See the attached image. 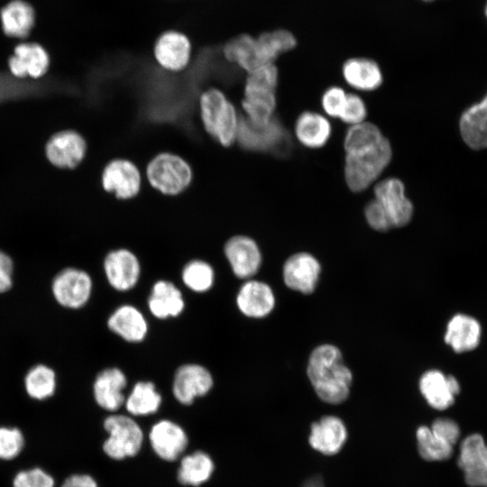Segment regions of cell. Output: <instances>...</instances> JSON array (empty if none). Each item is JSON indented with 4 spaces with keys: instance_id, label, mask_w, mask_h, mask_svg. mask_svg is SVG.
Wrapping results in <instances>:
<instances>
[{
    "instance_id": "cell-1",
    "label": "cell",
    "mask_w": 487,
    "mask_h": 487,
    "mask_svg": "<svg viewBox=\"0 0 487 487\" xmlns=\"http://www.w3.org/2000/svg\"><path fill=\"white\" fill-rule=\"evenodd\" d=\"M307 373L323 402L340 405L349 398L353 374L336 346L325 344L316 347L309 356Z\"/></svg>"
},
{
    "instance_id": "cell-2",
    "label": "cell",
    "mask_w": 487,
    "mask_h": 487,
    "mask_svg": "<svg viewBox=\"0 0 487 487\" xmlns=\"http://www.w3.org/2000/svg\"><path fill=\"white\" fill-rule=\"evenodd\" d=\"M198 110L206 133L223 148L237 140L239 117L235 106L216 87L204 90L198 97Z\"/></svg>"
},
{
    "instance_id": "cell-3",
    "label": "cell",
    "mask_w": 487,
    "mask_h": 487,
    "mask_svg": "<svg viewBox=\"0 0 487 487\" xmlns=\"http://www.w3.org/2000/svg\"><path fill=\"white\" fill-rule=\"evenodd\" d=\"M145 176L154 190L166 197H176L188 190L194 173L190 164L182 156L171 152H161L149 161Z\"/></svg>"
},
{
    "instance_id": "cell-4",
    "label": "cell",
    "mask_w": 487,
    "mask_h": 487,
    "mask_svg": "<svg viewBox=\"0 0 487 487\" xmlns=\"http://www.w3.org/2000/svg\"><path fill=\"white\" fill-rule=\"evenodd\" d=\"M391 154V143L385 137L370 150L346 154L345 178L348 188L354 192L367 188L388 166Z\"/></svg>"
},
{
    "instance_id": "cell-5",
    "label": "cell",
    "mask_w": 487,
    "mask_h": 487,
    "mask_svg": "<svg viewBox=\"0 0 487 487\" xmlns=\"http://www.w3.org/2000/svg\"><path fill=\"white\" fill-rule=\"evenodd\" d=\"M102 189L120 200L135 198L142 189V174L137 165L127 158H114L106 162L100 174Z\"/></svg>"
},
{
    "instance_id": "cell-6",
    "label": "cell",
    "mask_w": 487,
    "mask_h": 487,
    "mask_svg": "<svg viewBox=\"0 0 487 487\" xmlns=\"http://www.w3.org/2000/svg\"><path fill=\"white\" fill-rule=\"evenodd\" d=\"M109 437L104 442V452L111 458L121 460L135 455L142 443V432L136 422L124 415H112L104 421Z\"/></svg>"
},
{
    "instance_id": "cell-7",
    "label": "cell",
    "mask_w": 487,
    "mask_h": 487,
    "mask_svg": "<svg viewBox=\"0 0 487 487\" xmlns=\"http://www.w3.org/2000/svg\"><path fill=\"white\" fill-rule=\"evenodd\" d=\"M44 153L47 161L60 170H74L85 160L87 142L76 130L66 129L53 133L46 142Z\"/></svg>"
},
{
    "instance_id": "cell-8",
    "label": "cell",
    "mask_w": 487,
    "mask_h": 487,
    "mask_svg": "<svg viewBox=\"0 0 487 487\" xmlns=\"http://www.w3.org/2000/svg\"><path fill=\"white\" fill-rule=\"evenodd\" d=\"M7 69L16 79L38 80L45 77L51 68L48 51L35 41H21L7 58Z\"/></svg>"
},
{
    "instance_id": "cell-9",
    "label": "cell",
    "mask_w": 487,
    "mask_h": 487,
    "mask_svg": "<svg viewBox=\"0 0 487 487\" xmlns=\"http://www.w3.org/2000/svg\"><path fill=\"white\" fill-rule=\"evenodd\" d=\"M92 288L93 282L88 273L73 267L61 270L51 283L56 301L69 308L85 306L90 299Z\"/></svg>"
},
{
    "instance_id": "cell-10",
    "label": "cell",
    "mask_w": 487,
    "mask_h": 487,
    "mask_svg": "<svg viewBox=\"0 0 487 487\" xmlns=\"http://www.w3.org/2000/svg\"><path fill=\"white\" fill-rule=\"evenodd\" d=\"M347 439V427L338 416L323 415L309 426L308 443L311 449L324 456L337 455Z\"/></svg>"
},
{
    "instance_id": "cell-11",
    "label": "cell",
    "mask_w": 487,
    "mask_h": 487,
    "mask_svg": "<svg viewBox=\"0 0 487 487\" xmlns=\"http://www.w3.org/2000/svg\"><path fill=\"white\" fill-rule=\"evenodd\" d=\"M375 199L385 210L392 227L406 225L412 217L413 206L405 195V187L397 178H389L374 188Z\"/></svg>"
},
{
    "instance_id": "cell-12",
    "label": "cell",
    "mask_w": 487,
    "mask_h": 487,
    "mask_svg": "<svg viewBox=\"0 0 487 487\" xmlns=\"http://www.w3.org/2000/svg\"><path fill=\"white\" fill-rule=\"evenodd\" d=\"M153 56L164 69L179 72L187 68L191 57V42L180 32L170 30L161 33L153 47Z\"/></svg>"
},
{
    "instance_id": "cell-13",
    "label": "cell",
    "mask_w": 487,
    "mask_h": 487,
    "mask_svg": "<svg viewBox=\"0 0 487 487\" xmlns=\"http://www.w3.org/2000/svg\"><path fill=\"white\" fill-rule=\"evenodd\" d=\"M104 271L111 287L118 291H128L135 287L139 280L141 265L132 251L120 248L106 254Z\"/></svg>"
},
{
    "instance_id": "cell-14",
    "label": "cell",
    "mask_w": 487,
    "mask_h": 487,
    "mask_svg": "<svg viewBox=\"0 0 487 487\" xmlns=\"http://www.w3.org/2000/svg\"><path fill=\"white\" fill-rule=\"evenodd\" d=\"M213 384L208 369L198 363H186L176 370L172 391L179 402L190 405L195 398L209 392Z\"/></svg>"
},
{
    "instance_id": "cell-15",
    "label": "cell",
    "mask_w": 487,
    "mask_h": 487,
    "mask_svg": "<svg viewBox=\"0 0 487 487\" xmlns=\"http://www.w3.org/2000/svg\"><path fill=\"white\" fill-rule=\"evenodd\" d=\"M225 255L234 274L240 279L254 276L262 263V254L256 242L249 236L230 237L224 246Z\"/></svg>"
},
{
    "instance_id": "cell-16",
    "label": "cell",
    "mask_w": 487,
    "mask_h": 487,
    "mask_svg": "<svg viewBox=\"0 0 487 487\" xmlns=\"http://www.w3.org/2000/svg\"><path fill=\"white\" fill-rule=\"evenodd\" d=\"M458 465L472 487H487V446L482 436L473 434L461 444Z\"/></svg>"
},
{
    "instance_id": "cell-17",
    "label": "cell",
    "mask_w": 487,
    "mask_h": 487,
    "mask_svg": "<svg viewBox=\"0 0 487 487\" xmlns=\"http://www.w3.org/2000/svg\"><path fill=\"white\" fill-rule=\"evenodd\" d=\"M237 142L251 151L280 149L288 139L280 123L273 118L267 125L256 127L244 117L239 119Z\"/></svg>"
},
{
    "instance_id": "cell-18",
    "label": "cell",
    "mask_w": 487,
    "mask_h": 487,
    "mask_svg": "<svg viewBox=\"0 0 487 487\" xmlns=\"http://www.w3.org/2000/svg\"><path fill=\"white\" fill-rule=\"evenodd\" d=\"M320 270V264L313 255L307 253H295L284 263V282L293 290L310 294L317 287Z\"/></svg>"
},
{
    "instance_id": "cell-19",
    "label": "cell",
    "mask_w": 487,
    "mask_h": 487,
    "mask_svg": "<svg viewBox=\"0 0 487 487\" xmlns=\"http://www.w3.org/2000/svg\"><path fill=\"white\" fill-rule=\"evenodd\" d=\"M419 391L428 405L443 410L455 402V396L460 391V386L453 376H446L440 371L426 372L419 380Z\"/></svg>"
},
{
    "instance_id": "cell-20",
    "label": "cell",
    "mask_w": 487,
    "mask_h": 487,
    "mask_svg": "<svg viewBox=\"0 0 487 487\" xmlns=\"http://www.w3.org/2000/svg\"><path fill=\"white\" fill-rule=\"evenodd\" d=\"M235 300L240 312L253 318L268 316L275 306V297L271 287L254 280H249L242 285Z\"/></svg>"
},
{
    "instance_id": "cell-21",
    "label": "cell",
    "mask_w": 487,
    "mask_h": 487,
    "mask_svg": "<svg viewBox=\"0 0 487 487\" xmlns=\"http://www.w3.org/2000/svg\"><path fill=\"white\" fill-rule=\"evenodd\" d=\"M126 384V376L121 369L109 367L102 370L93 386L96 403L106 410H117L124 402L123 391Z\"/></svg>"
},
{
    "instance_id": "cell-22",
    "label": "cell",
    "mask_w": 487,
    "mask_h": 487,
    "mask_svg": "<svg viewBox=\"0 0 487 487\" xmlns=\"http://www.w3.org/2000/svg\"><path fill=\"white\" fill-rule=\"evenodd\" d=\"M34 8L24 0H11L0 10L3 32L10 38H27L35 24Z\"/></svg>"
},
{
    "instance_id": "cell-23",
    "label": "cell",
    "mask_w": 487,
    "mask_h": 487,
    "mask_svg": "<svg viewBox=\"0 0 487 487\" xmlns=\"http://www.w3.org/2000/svg\"><path fill=\"white\" fill-rule=\"evenodd\" d=\"M150 440L155 453L167 461L176 460L188 445L183 429L168 420L160 421L152 427Z\"/></svg>"
},
{
    "instance_id": "cell-24",
    "label": "cell",
    "mask_w": 487,
    "mask_h": 487,
    "mask_svg": "<svg viewBox=\"0 0 487 487\" xmlns=\"http://www.w3.org/2000/svg\"><path fill=\"white\" fill-rule=\"evenodd\" d=\"M108 328L130 343L142 342L148 333V324L142 313L134 306L122 305L107 319Z\"/></svg>"
},
{
    "instance_id": "cell-25",
    "label": "cell",
    "mask_w": 487,
    "mask_h": 487,
    "mask_svg": "<svg viewBox=\"0 0 487 487\" xmlns=\"http://www.w3.org/2000/svg\"><path fill=\"white\" fill-rule=\"evenodd\" d=\"M147 303L150 312L159 319L178 317L185 308L180 290L174 283L165 280L153 284Z\"/></svg>"
},
{
    "instance_id": "cell-26",
    "label": "cell",
    "mask_w": 487,
    "mask_h": 487,
    "mask_svg": "<svg viewBox=\"0 0 487 487\" xmlns=\"http://www.w3.org/2000/svg\"><path fill=\"white\" fill-rule=\"evenodd\" d=\"M459 124L462 138L470 148H487V94L462 114Z\"/></svg>"
},
{
    "instance_id": "cell-27",
    "label": "cell",
    "mask_w": 487,
    "mask_h": 487,
    "mask_svg": "<svg viewBox=\"0 0 487 487\" xmlns=\"http://www.w3.org/2000/svg\"><path fill=\"white\" fill-rule=\"evenodd\" d=\"M345 81L354 88L371 91L382 83V73L379 65L367 58H352L342 68Z\"/></svg>"
},
{
    "instance_id": "cell-28",
    "label": "cell",
    "mask_w": 487,
    "mask_h": 487,
    "mask_svg": "<svg viewBox=\"0 0 487 487\" xmlns=\"http://www.w3.org/2000/svg\"><path fill=\"white\" fill-rule=\"evenodd\" d=\"M481 326L469 316L458 314L447 325L445 341L457 353L474 349L480 341Z\"/></svg>"
},
{
    "instance_id": "cell-29",
    "label": "cell",
    "mask_w": 487,
    "mask_h": 487,
    "mask_svg": "<svg viewBox=\"0 0 487 487\" xmlns=\"http://www.w3.org/2000/svg\"><path fill=\"white\" fill-rule=\"evenodd\" d=\"M245 119L256 127L267 125L274 118L276 107L275 91L244 90L241 100Z\"/></svg>"
},
{
    "instance_id": "cell-30",
    "label": "cell",
    "mask_w": 487,
    "mask_h": 487,
    "mask_svg": "<svg viewBox=\"0 0 487 487\" xmlns=\"http://www.w3.org/2000/svg\"><path fill=\"white\" fill-rule=\"evenodd\" d=\"M295 133L298 140L306 147L320 148L331 135V125L322 115L304 112L296 121Z\"/></svg>"
},
{
    "instance_id": "cell-31",
    "label": "cell",
    "mask_w": 487,
    "mask_h": 487,
    "mask_svg": "<svg viewBox=\"0 0 487 487\" xmlns=\"http://www.w3.org/2000/svg\"><path fill=\"white\" fill-rule=\"evenodd\" d=\"M223 54L227 61L236 64L246 73L262 66L258 56L255 37L245 32L229 39L223 46Z\"/></svg>"
},
{
    "instance_id": "cell-32",
    "label": "cell",
    "mask_w": 487,
    "mask_h": 487,
    "mask_svg": "<svg viewBox=\"0 0 487 487\" xmlns=\"http://www.w3.org/2000/svg\"><path fill=\"white\" fill-rule=\"evenodd\" d=\"M259 59L262 65L274 63L277 58L293 50L297 39L289 30L276 29L262 32L255 37Z\"/></svg>"
},
{
    "instance_id": "cell-33",
    "label": "cell",
    "mask_w": 487,
    "mask_h": 487,
    "mask_svg": "<svg viewBox=\"0 0 487 487\" xmlns=\"http://www.w3.org/2000/svg\"><path fill=\"white\" fill-rule=\"evenodd\" d=\"M415 441L419 457L427 462L445 461L453 454V446L435 435L427 426L416 429Z\"/></svg>"
},
{
    "instance_id": "cell-34",
    "label": "cell",
    "mask_w": 487,
    "mask_h": 487,
    "mask_svg": "<svg viewBox=\"0 0 487 487\" xmlns=\"http://www.w3.org/2000/svg\"><path fill=\"white\" fill-rule=\"evenodd\" d=\"M213 470L211 458L198 451L182 459L178 480L184 485L199 486L209 479Z\"/></svg>"
},
{
    "instance_id": "cell-35",
    "label": "cell",
    "mask_w": 487,
    "mask_h": 487,
    "mask_svg": "<svg viewBox=\"0 0 487 487\" xmlns=\"http://www.w3.org/2000/svg\"><path fill=\"white\" fill-rule=\"evenodd\" d=\"M383 138L375 124L364 121L351 125L344 140V148L346 154L360 153L375 147Z\"/></svg>"
},
{
    "instance_id": "cell-36",
    "label": "cell",
    "mask_w": 487,
    "mask_h": 487,
    "mask_svg": "<svg viewBox=\"0 0 487 487\" xmlns=\"http://www.w3.org/2000/svg\"><path fill=\"white\" fill-rule=\"evenodd\" d=\"M161 397L152 381L137 382L126 400V409L135 416H143L158 410Z\"/></svg>"
},
{
    "instance_id": "cell-37",
    "label": "cell",
    "mask_w": 487,
    "mask_h": 487,
    "mask_svg": "<svg viewBox=\"0 0 487 487\" xmlns=\"http://www.w3.org/2000/svg\"><path fill=\"white\" fill-rule=\"evenodd\" d=\"M56 384L55 372L44 364H37L31 368L24 378L27 394L38 400L52 396L56 390Z\"/></svg>"
},
{
    "instance_id": "cell-38",
    "label": "cell",
    "mask_w": 487,
    "mask_h": 487,
    "mask_svg": "<svg viewBox=\"0 0 487 487\" xmlns=\"http://www.w3.org/2000/svg\"><path fill=\"white\" fill-rule=\"evenodd\" d=\"M181 279L190 290L203 293L212 288L215 281V271L208 262L202 260H192L184 266Z\"/></svg>"
},
{
    "instance_id": "cell-39",
    "label": "cell",
    "mask_w": 487,
    "mask_h": 487,
    "mask_svg": "<svg viewBox=\"0 0 487 487\" xmlns=\"http://www.w3.org/2000/svg\"><path fill=\"white\" fill-rule=\"evenodd\" d=\"M277 83V67L274 63L265 64L247 73L244 90L275 91Z\"/></svg>"
},
{
    "instance_id": "cell-40",
    "label": "cell",
    "mask_w": 487,
    "mask_h": 487,
    "mask_svg": "<svg viewBox=\"0 0 487 487\" xmlns=\"http://www.w3.org/2000/svg\"><path fill=\"white\" fill-rule=\"evenodd\" d=\"M24 439L16 427H0V459L15 458L23 450Z\"/></svg>"
},
{
    "instance_id": "cell-41",
    "label": "cell",
    "mask_w": 487,
    "mask_h": 487,
    "mask_svg": "<svg viewBox=\"0 0 487 487\" xmlns=\"http://www.w3.org/2000/svg\"><path fill=\"white\" fill-rule=\"evenodd\" d=\"M52 476L41 468L19 472L13 482L14 487H54Z\"/></svg>"
},
{
    "instance_id": "cell-42",
    "label": "cell",
    "mask_w": 487,
    "mask_h": 487,
    "mask_svg": "<svg viewBox=\"0 0 487 487\" xmlns=\"http://www.w3.org/2000/svg\"><path fill=\"white\" fill-rule=\"evenodd\" d=\"M367 110L363 99L354 94H347L344 109L339 118L352 125L364 122Z\"/></svg>"
},
{
    "instance_id": "cell-43",
    "label": "cell",
    "mask_w": 487,
    "mask_h": 487,
    "mask_svg": "<svg viewBox=\"0 0 487 487\" xmlns=\"http://www.w3.org/2000/svg\"><path fill=\"white\" fill-rule=\"evenodd\" d=\"M347 94L339 87H331L327 88L322 96L321 104L326 114L332 117L340 116Z\"/></svg>"
},
{
    "instance_id": "cell-44",
    "label": "cell",
    "mask_w": 487,
    "mask_h": 487,
    "mask_svg": "<svg viewBox=\"0 0 487 487\" xmlns=\"http://www.w3.org/2000/svg\"><path fill=\"white\" fill-rule=\"evenodd\" d=\"M364 215L369 225L377 231L385 232L392 227L385 210L376 199L366 205Z\"/></svg>"
},
{
    "instance_id": "cell-45",
    "label": "cell",
    "mask_w": 487,
    "mask_h": 487,
    "mask_svg": "<svg viewBox=\"0 0 487 487\" xmlns=\"http://www.w3.org/2000/svg\"><path fill=\"white\" fill-rule=\"evenodd\" d=\"M429 427L435 435L453 446L460 436L459 427L454 420L449 418H436Z\"/></svg>"
},
{
    "instance_id": "cell-46",
    "label": "cell",
    "mask_w": 487,
    "mask_h": 487,
    "mask_svg": "<svg viewBox=\"0 0 487 487\" xmlns=\"http://www.w3.org/2000/svg\"><path fill=\"white\" fill-rule=\"evenodd\" d=\"M14 262L11 257L0 250V293L6 292L13 285Z\"/></svg>"
},
{
    "instance_id": "cell-47",
    "label": "cell",
    "mask_w": 487,
    "mask_h": 487,
    "mask_svg": "<svg viewBox=\"0 0 487 487\" xmlns=\"http://www.w3.org/2000/svg\"><path fill=\"white\" fill-rule=\"evenodd\" d=\"M61 487H97V485L89 475L73 474L64 481Z\"/></svg>"
},
{
    "instance_id": "cell-48",
    "label": "cell",
    "mask_w": 487,
    "mask_h": 487,
    "mask_svg": "<svg viewBox=\"0 0 487 487\" xmlns=\"http://www.w3.org/2000/svg\"><path fill=\"white\" fill-rule=\"evenodd\" d=\"M484 14L487 18V1H486V4H485V7H484Z\"/></svg>"
},
{
    "instance_id": "cell-49",
    "label": "cell",
    "mask_w": 487,
    "mask_h": 487,
    "mask_svg": "<svg viewBox=\"0 0 487 487\" xmlns=\"http://www.w3.org/2000/svg\"><path fill=\"white\" fill-rule=\"evenodd\" d=\"M423 2H432V1H435V0H421Z\"/></svg>"
}]
</instances>
